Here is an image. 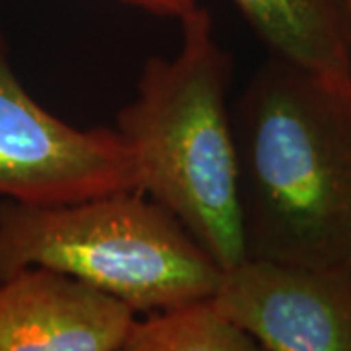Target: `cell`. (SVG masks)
Instances as JSON below:
<instances>
[{
    "label": "cell",
    "instance_id": "cell-10",
    "mask_svg": "<svg viewBox=\"0 0 351 351\" xmlns=\"http://www.w3.org/2000/svg\"><path fill=\"white\" fill-rule=\"evenodd\" d=\"M341 4H343V10L348 14V22H350L351 27V0H341Z\"/></svg>",
    "mask_w": 351,
    "mask_h": 351
},
{
    "label": "cell",
    "instance_id": "cell-4",
    "mask_svg": "<svg viewBox=\"0 0 351 351\" xmlns=\"http://www.w3.org/2000/svg\"><path fill=\"white\" fill-rule=\"evenodd\" d=\"M141 191L135 151L113 127H78L43 108L22 84L0 32V197L57 205Z\"/></svg>",
    "mask_w": 351,
    "mask_h": 351
},
{
    "label": "cell",
    "instance_id": "cell-2",
    "mask_svg": "<svg viewBox=\"0 0 351 351\" xmlns=\"http://www.w3.org/2000/svg\"><path fill=\"white\" fill-rule=\"evenodd\" d=\"M180 22V51L145 61L137 96L117 113L115 129L137 154L141 191L228 269L246 258L228 108L234 61L205 8Z\"/></svg>",
    "mask_w": 351,
    "mask_h": 351
},
{
    "label": "cell",
    "instance_id": "cell-7",
    "mask_svg": "<svg viewBox=\"0 0 351 351\" xmlns=\"http://www.w3.org/2000/svg\"><path fill=\"white\" fill-rule=\"evenodd\" d=\"M269 55L351 82V27L341 0H232Z\"/></svg>",
    "mask_w": 351,
    "mask_h": 351
},
{
    "label": "cell",
    "instance_id": "cell-3",
    "mask_svg": "<svg viewBox=\"0 0 351 351\" xmlns=\"http://www.w3.org/2000/svg\"><path fill=\"white\" fill-rule=\"evenodd\" d=\"M49 267L135 314L213 297L223 269L145 191L38 205L0 199V277Z\"/></svg>",
    "mask_w": 351,
    "mask_h": 351
},
{
    "label": "cell",
    "instance_id": "cell-8",
    "mask_svg": "<svg viewBox=\"0 0 351 351\" xmlns=\"http://www.w3.org/2000/svg\"><path fill=\"white\" fill-rule=\"evenodd\" d=\"M250 334L219 313L211 297L145 314L131 322L121 351H256Z\"/></svg>",
    "mask_w": 351,
    "mask_h": 351
},
{
    "label": "cell",
    "instance_id": "cell-5",
    "mask_svg": "<svg viewBox=\"0 0 351 351\" xmlns=\"http://www.w3.org/2000/svg\"><path fill=\"white\" fill-rule=\"evenodd\" d=\"M215 306L267 351H351V263L244 258L223 269Z\"/></svg>",
    "mask_w": 351,
    "mask_h": 351
},
{
    "label": "cell",
    "instance_id": "cell-1",
    "mask_svg": "<svg viewBox=\"0 0 351 351\" xmlns=\"http://www.w3.org/2000/svg\"><path fill=\"white\" fill-rule=\"evenodd\" d=\"M230 115L246 258L351 263V82L269 55Z\"/></svg>",
    "mask_w": 351,
    "mask_h": 351
},
{
    "label": "cell",
    "instance_id": "cell-9",
    "mask_svg": "<svg viewBox=\"0 0 351 351\" xmlns=\"http://www.w3.org/2000/svg\"><path fill=\"white\" fill-rule=\"evenodd\" d=\"M125 4L143 8L147 12L162 16V18H186L189 12H193L199 2L197 0H121Z\"/></svg>",
    "mask_w": 351,
    "mask_h": 351
},
{
    "label": "cell",
    "instance_id": "cell-6",
    "mask_svg": "<svg viewBox=\"0 0 351 351\" xmlns=\"http://www.w3.org/2000/svg\"><path fill=\"white\" fill-rule=\"evenodd\" d=\"M137 314L49 267L0 277V351H121Z\"/></svg>",
    "mask_w": 351,
    "mask_h": 351
}]
</instances>
